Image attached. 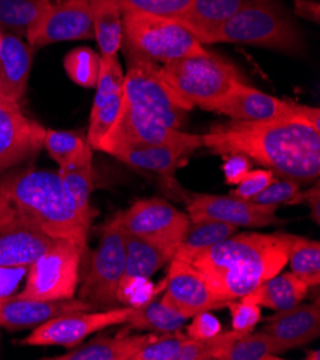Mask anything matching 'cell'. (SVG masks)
Masks as SVG:
<instances>
[{"label":"cell","mask_w":320,"mask_h":360,"mask_svg":"<svg viewBox=\"0 0 320 360\" xmlns=\"http://www.w3.org/2000/svg\"><path fill=\"white\" fill-rule=\"evenodd\" d=\"M288 263L299 278L309 287H317L320 283V243L305 237L289 234Z\"/></svg>","instance_id":"f546056e"},{"label":"cell","mask_w":320,"mask_h":360,"mask_svg":"<svg viewBox=\"0 0 320 360\" xmlns=\"http://www.w3.org/2000/svg\"><path fill=\"white\" fill-rule=\"evenodd\" d=\"M274 347L270 338L262 330L247 332L226 346L215 356V360H276Z\"/></svg>","instance_id":"d6a6232c"},{"label":"cell","mask_w":320,"mask_h":360,"mask_svg":"<svg viewBox=\"0 0 320 360\" xmlns=\"http://www.w3.org/2000/svg\"><path fill=\"white\" fill-rule=\"evenodd\" d=\"M240 335L243 333L231 330L203 340H194L187 338L180 352L177 353L175 360H215V356L231 342H234Z\"/></svg>","instance_id":"d590c367"},{"label":"cell","mask_w":320,"mask_h":360,"mask_svg":"<svg viewBox=\"0 0 320 360\" xmlns=\"http://www.w3.org/2000/svg\"><path fill=\"white\" fill-rule=\"evenodd\" d=\"M84 250L72 240L58 238L29 267L25 289L16 296L45 302L74 299Z\"/></svg>","instance_id":"ba28073f"},{"label":"cell","mask_w":320,"mask_h":360,"mask_svg":"<svg viewBox=\"0 0 320 360\" xmlns=\"http://www.w3.org/2000/svg\"><path fill=\"white\" fill-rule=\"evenodd\" d=\"M161 75L191 108L207 111H215L222 99L244 82L233 63L210 51L161 65Z\"/></svg>","instance_id":"5b68a950"},{"label":"cell","mask_w":320,"mask_h":360,"mask_svg":"<svg viewBox=\"0 0 320 360\" xmlns=\"http://www.w3.org/2000/svg\"><path fill=\"white\" fill-rule=\"evenodd\" d=\"M295 12L296 15L314 23L320 22V6L317 2H310V0H295Z\"/></svg>","instance_id":"bcb514c9"},{"label":"cell","mask_w":320,"mask_h":360,"mask_svg":"<svg viewBox=\"0 0 320 360\" xmlns=\"http://www.w3.org/2000/svg\"><path fill=\"white\" fill-rule=\"evenodd\" d=\"M296 204H306L310 208L312 219L316 224L320 223V187L319 183H316L312 188L306 191H299L289 202L288 205H296Z\"/></svg>","instance_id":"f6af8a7d"},{"label":"cell","mask_w":320,"mask_h":360,"mask_svg":"<svg viewBox=\"0 0 320 360\" xmlns=\"http://www.w3.org/2000/svg\"><path fill=\"white\" fill-rule=\"evenodd\" d=\"M46 128L25 117L20 105L0 101V174L37 157Z\"/></svg>","instance_id":"5bb4252c"},{"label":"cell","mask_w":320,"mask_h":360,"mask_svg":"<svg viewBox=\"0 0 320 360\" xmlns=\"http://www.w3.org/2000/svg\"><path fill=\"white\" fill-rule=\"evenodd\" d=\"M58 238L29 229L0 231V267L29 269Z\"/></svg>","instance_id":"44dd1931"},{"label":"cell","mask_w":320,"mask_h":360,"mask_svg":"<svg viewBox=\"0 0 320 360\" xmlns=\"http://www.w3.org/2000/svg\"><path fill=\"white\" fill-rule=\"evenodd\" d=\"M25 273V267H0V299L9 297L15 293Z\"/></svg>","instance_id":"ee69618b"},{"label":"cell","mask_w":320,"mask_h":360,"mask_svg":"<svg viewBox=\"0 0 320 360\" xmlns=\"http://www.w3.org/2000/svg\"><path fill=\"white\" fill-rule=\"evenodd\" d=\"M227 307L231 313L233 330L240 333L253 332L262 319V307L244 299H238V302H230Z\"/></svg>","instance_id":"ab89813d"},{"label":"cell","mask_w":320,"mask_h":360,"mask_svg":"<svg viewBox=\"0 0 320 360\" xmlns=\"http://www.w3.org/2000/svg\"><path fill=\"white\" fill-rule=\"evenodd\" d=\"M309 289L310 287L295 273H279L240 299L252 302L260 307L281 311L300 304Z\"/></svg>","instance_id":"7402d4cb"},{"label":"cell","mask_w":320,"mask_h":360,"mask_svg":"<svg viewBox=\"0 0 320 360\" xmlns=\"http://www.w3.org/2000/svg\"><path fill=\"white\" fill-rule=\"evenodd\" d=\"M44 148L49 157L60 165H65L91 150L87 138L69 131L46 129L44 138Z\"/></svg>","instance_id":"e575fe53"},{"label":"cell","mask_w":320,"mask_h":360,"mask_svg":"<svg viewBox=\"0 0 320 360\" xmlns=\"http://www.w3.org/2000/svg\"><path fill=\"white\" fill-rule=\"evenodd\" d=\"M224 178L229 186H237L243 176L252 169V160L243 154H229L224 155Z\"/></svg>","instance_id":"7bdbcfd3"},{"label":"cell","mask_w":320,"mask_h":360,"mask_svg":"<svg viewBox=\"0 0 320 360\" xmlns=\"http://www.w3.org/2000/svg\"><path fill=\"white\" fill-rule=\"evenodd\" d=\"M270 0H194L193 5L177 20H180L194 36L216 29L229 18L252 5Z\"/></svg>","instance_id":"d4e9b609"},{"label":"cell","mask_w":320,"mask_h":360,"mask_svg":"<svg viewBox=\"0 0 320 360\" xmlns=\"http://www.w3.org/2000/svg\"><path fill=\"white\" fill-rule=\"evenodd\" d=\"M51 5V0H0V25L18 36H26Z\"/></svg>","instance_id":"4dcf8cb0"},{"label":"cell","mask_w":320,"mask_h":360,"mask_svg":"<svg viewBox=\"0 0 320 360\" xmlns=\"http://www.w3.org/2000/svg\"><path fill=\"white\" fill-rule=\"evenodd\" d=\"M190 220L210 219L233 224L236 227H269L281 224L276 208L255 204L233 195L197 194L187 204Z\"/></svg>","instance_id":"9a60e30c"},{"label":"cell","mask_w":320,"mask_h":360,"mask_svg":"<svg viewBox=\"0 0 320 360\" xmlns=\"http://www.w3.org/2000/svg\"><path fill=\"white\" fill-rule=\"evenodd\" d=\"M92 148L79 155L70 162L60 165L58 174L62 179V184L74 201L75 208L82 221L91 229L94 220V210L89 204V197L94 186V168H92Z\"/></svg>","instance_id":"484cf974"},{"label":"cell","mask_w":320,"mask_h":360,"mask_svg":"<svg viewBox=\"0 0 320 360\" xmlns=\"http://www.w3.org/2000/svg\"><path fill=\"white\" fill-rule=\"evenodd\" d=\"M187 321L181 313L175 309L165 304L162 300L150 299L146 303H142L134 307L129 319L127 320L128 330H150L151 333L165 335L179 332ZM122 332V333H124Z\"/></svg>","instance_id":"83f0119b"},{"label":"cell","mask_w":320,"mask_h":360,"mask_svg":"<svg viewBox=\"0 0 320 360\" xmlns=\"http://www.w3.org/2000/svg\"><path fill=\"white\" fill-rule=\"evenodd\" d=\"M161 289L165 290L162 302L169 307L190 319L201 311H211L229 306V300L211 289L203 274L187 262L174 259L169 262V270L157 295Z\"/></svg>","instance_id":"7c38bea8"},{"label":"cell","mask_w":320,"mask_h":360,"mask_svg":"<svg viewBox=\"0 0 320 360\" xmlns=\"http://www.w3.org/2000/svg\"><path fill=\"white\" fill-rule=\"evenodd\" d=\"M125 259L124 230L111 220L101 227L99 245L82 277L79 299L89 303L95 310L115 307Z\"/></svg>","instance_id":"9c48e42d"},{"label":"cell","mask_w":320,"mask_h":360,"mask_svg":"<svg viewBox=\"0 0 320 360\" xmlns=\"http://www.w3.org/2000/svg\"><path fill=\"white\" fill-rule=\"evenodd\" d=\"M121 110H122V89L105 98L94 99L88 136H87V142L89 143V147L92 150L98 151L99 143L117 122L121 114Z\"/></svg>","instance_id":"1f68e13d"},{"label":"cell","mask_w":320,"mask_h":360,"mask_svg":"<svg viewBox=\"0 0 320 360\" xmlns=\"http://www.w3.org/2000/svg\"><path fill=\"white\" fill-rule=\"evenodd\" d=\"M211 154H243L279 178L312 183L320 174V110L299 105L270 121H230L201 135Z\"/></svg>","instance_id":"6da1fadb"},{"label":"cell","mask_w":320,"mask_h":360,"mask_svg":"<svg viewBox=\"0 0 320 360\" xmlns=\"http://www.w3.org/2000/svg\"><path fill=\"white\" fill-rule=\"evenodd\" d=\"M127 58L129 66L124 75L121 115L181 129L193 108L165 82L161 65L136 56Z\"/></svg>","instance_id":"277c9868"},{"label":"cell","mask_w":320,"mask_h":360,"mask_svg":"<svg viewBox=\"0 0 320 360\" xmlns=\"http://www.w3.org/2000/svg\"><path fill=\"white\" fill-rule=\"evenodd\" d=\"M296 108L297 103L295 102L279 99L243 82L217 103L215 111L234 121L253 122L286 117L293 114Z\"/></svg>","instance_id":"e0dca14e"},{"label":"cell","mask_w":320,"mask_h":360,"mask_svg":"<svg viewBox=\"0 0 320 360\" xmlns=\"http://www.w3.org/2000/svg\"><path fill=\"white\" fill-rule=\"evenodd\" d=\"M0 101H6V99H5V98H2V96H0Z\"/></svg>","instance_id":"681fc988"},{"label":"cell","mask_w":320,"mask_h":360,"mask_svg":"<svg viewBox=\"0 0 320 360\" xmlns=\"http://www.w3.org/2000/svg\"><path fill=\"white\" fill-rule=\"evenodd\" d=\"M300 186L302 184L295 181V179L274 176L270 186L248 201L277 210L279 205L288 204L300 191Z\"/></svg>","instance_id":"f35d334b"},{"label":"cell","mask_w":320,"mask_h":360,"mask_svg":"<svg viewBox=\"0 0 320 360\" xmlns=\"http://www.w3.org/2000/svg\"><path fill=\"white\" fill-rule=\"evenodd\" d=\"M124 241H125L127 259H125V270L120 281L118 290L124 289L125 285H128L135 280L150 278L157 270L168 264L175 255L174 251L157 243L131 234L125 230H124Z\"/></svg>","instance_id":"ffe728a7"},{"label":"cell","mask_w":320,"mask_h":360,"mask_svg":"<svg viewBox=\"0 0 320 360\" xmlns=\"http://www.w3.org/2000/svg\"><path fill=\"white\" fill-rule=\"evenodd\" d=\"M63 66L66 75L77 85L84 88H95L101 69V56L91 48H77L70 51L65 59Z\"/></svg>","instance_id":"836d02e7"},{"label":"cell","mask_w":320,"mask_h":360,"mask_svg":"<svg viewBox=\"0 0 320 360\" xmlns=\"http://www.w3.org/2000/svg\"><path fill=\"white\" fill-rule=\"evenodd\" d=\"M289 234L241 233L215 245L174 256L191 264L229 302L238 300L288 264Z\"/></svg>","instance_id":"3957f363"},{"label":"cell","mask_w":320,"mask_h":360,"mask_svg":"<svg viewBox=\"0 0 320 360\" xmlns=\"http://www.w3.org/2000/svg\"><path fill=\"white\" fill-rule=\"evenodd\" d=\"M274 174L270 169H255L248 171L241 181L237 184V188H234L230 195L241 198V200H252L257 194H260L267 186L271 184L274 179Z\"/></svg>","instance_id":"60d3db41"},{"label":"cell","mask_w":320,"mask_h":360,"mask_svg":"<svg viewBox=\"0 0 320 360\" xmlns=\"http://www.w3.org/2000/svg\"><path fill=\"white\" fill-rule=\"evenodd\" d=\"M134 307H113L106 310H87L60 314L46 320L25 338L20 343L26 346H62L74 349L89 335L106 328L125 325Z\"/></svg>","instance_id":"30bf717a"},{"label":"cell","mask_w":320,"mask_h":360,"mask_svg":"<svg viewBox=\"0 0 320 360\" xmlns=\"http://www.w3.org/2000/svg\"><path fill=\"white\" fill-rule=\"evenodd\" d=\"M190 153L193 151L187 147L162 143V146H141L124 148L113 154V157L136 171L171 176L181 160Z\"/></svg>","instance_id":"603a6c76"},{"label":"cell","mask_w":320,"mask_h":360,"mask_svg":"<svg viewBox=\"0 0 320 360\" xmlns=\"http://www.w3.org/2000/svg\"><path fill=\"white\" fill-rule=\"evenodd\" d=\"M91 13L101 58H118L122 46V12L118 0H91Z\"/></svg>","instance_id":"4316f807"},{"label":"cell","mask_w":320,"mask_h":360,"mask_svg":"<svg viewBox=\"0 0 320 360\" xmlns=\"http://www.w3.org/2000/svg\"><path fill=\"white\" fill-rule=\"evenodd\" d=\"M222 333V323L220 320L212 316L210 311H201L193 316V321L188 325L186 336L194 340H203L215 338Z\"/></svg>","instance_id":"b9f144b4"},{"label":"cell","mask_w":320,"mask_h":360,"mask_svg":"<svg viewBox=\"0 0 320 360\" xmlns=\"http://www.w3.org/2000/svg\"><path fill=\"white\" fill-rule=\"evenodd\" d=\"M122 46L127 56L158 65L208 51L180 20L134 11H122Z\"/></svg>","instance_id":"8992f818"},{"label":"cell","mask_w":320,"mask_h":360,"mask_svg":"<svg viewBox=\"0 0 320 360\" xmlns=\"http://www.w3.org/2000/svg\"><path fill=\"white\" fill-rule=\"evenodd\" d=\"M92 38L95 34L91 0H60L52 4L26 32V42L34 51L56 42Z\"/></svg>","instance_id":"4fadbf2b"},{"label":"cell","mask_w":320,"mask_h":360,"mask_svg":"<svg viewBox=\"0 0 320 360\" xmlns=\"http://www.w3.org/2000/svg\"><path fill=\"white\" fill-rule=\"evenodd\" d=\"M193 2L194 0H118L121 12L134 11L174 19L180 18Z\"/></svg>","instance_id":"8d00e7d4"},{"label":"cell","mask_w":320,"mask_h":360,"mask_svg":"<svg viewBox=\"0 0 320 360\" xmlns=\"http://www.w3.org/2000/svg\"><path fill=\"white\" fill-rule=\"evenodd\" d=\"M237 231H238V227L229 223L217 221V220H210V219L190 220L188 227L184 233V237L174 256H180V255L191 253V251L211 247L234 236Z\"/></svg>","instance_id":"f1b7e54d"},{"label":"cell","mask_w":320,"mask_h":360,"mask_svg":"<svg viewBox=\"0 0 320 360\" xmlns=\"http://www.w3.org/2000/svg\"><path fill=\"white\" fill-rule=\"evenodd\" d=\"M186 339V335L177 332L160 335L155 340L141 347L132 356V360H175V356L180 352Z\"/></svg>","instance_id":"74e56055"},{"label":"cell","mask_w":320,"mask_h":360,"mask_svg":"<svg viewBox=\"0 0 320 360\" xmlns=\"http://www.w3.org/2000/svg\"><path fill=\"white\" fill-rule=\"evenodd\" d=\"M160 335H135L121 333L117 338H98L81 347L52 357L55 360H132V356L147 343L155 340Z\"/></svg>","instance_id":"cb8c5ba5"},{"label":"cell","mask_w":320,"mask_h":360,"mask_svg":"<svg viewBox=\"0 0 320 360\" xmlns=\"http://www.w3.org/2000/svg\"><path fill=\"white\" fill-rule=\"evenodd\" d=\"M306 359L307 360H310V359H313V360H319L320 359V353L316 350V352H309L307 353V356H306Z\"/></svg>","instance_id":"7dc6e473"},{"label":"cell","mask_w":320,"mask_h":360,"mask_svg":"<svg viewBox=\"0 0 320 360\" xmlns=\"http://www.w3.org/2000/svg\"><path fill=\"white\" fill-rule=\"evenodd\" d=\"M0 42H2V33H0Z\"/></svg>","instance_id":"c3c4849f"},{"label":"cell","mask_w":320,"mask_h":360,"mask_svg":"<svg viewBox=\"0 0 320 360\" xmlns=\"http://www.w3.org/2000/svg\"><path fill=\"white\" fill-rule=\"evenodd\" d=\"M263 332L270 338L276 356L312 343L320 335L319 300L313 304L300 303L289 310L276 311Z\"/></svg>","instance_id":"2e32d148"},{"label":"cell","mask_w":320,"mask_h":360,"mask_svg":"<svg viewBox=\"0 0 320 360\" xmlns=\"http://www.w3.org/2000/svg\"><path fill=\"white\" fill-rule=\"evenodd\" d=\"M34 49L15 33L2 34L0 42V96L20 105L32 69Z\"/></svg>","instance_id":"d6986e66"},{"label":"cell","mask_w":320,"mask_h":360,"mask_svg":"<svg viewBox=\"0 0 320 360\" xmlns=\"http://www.w3.org/2000/svg\"><path fill=\"white\" fill-rule=\"evenodd\" d=\"M81 310L95 309L81 299L45 302L12 295L0 299V326L8 330L37 328L52 317Z\"/></svg>","instance_id":"ac0fdd59"},{"label":"cell","mask_w":320,"mask_h":360,"mask_svg":"<svg viewBox=\"0 0 320 360\" xmlns=\"http://www.w3.org/2000/svg\"><path fill=\"white\" fill-rule=\"evenodd\" d=\"M200 44H247L284 52L302 49V38L276 0L252 5L237 12L226 22L200 34Z\"/></svg>","instance_id":"52a82bcc"},{"label":"cell","mask_w":320,"mask_h":360,"mask_svg":"<svg viewBox=\"0 0 320 360\" xmlns=\"http://www.w3.org/2000/svg\"><path fill=\"white\" fill-rule=\"evenodd\" d=\"M113 221L125 231L175 253L188 227L190 217L161 198H150L134 202L125 211L118 212Z\"/></svg>","instance_id":"8fae6325"},{"label":"cell","mask_w":320,"mask_h":360,"mask_svg":"<svg viewBox=\"0 0 320 360\" xmlns=\"http://www.w3.org/2000/svg\"><path fill=\"white\" fill-rule=\"evenodd\" d=\"M0 340H2V339H0Z\"/></svg>","instance_id":"f907efd6"},{"label":"cell","mask_w":320,"mask_h":360,"mask_svg":"<svg viewBox=\"0 0 320 360\" xmlns=\"http://www.w3.org/2000/svg\"><path fill=\"white\" fill-rule=\"evenodd\" d=\"M29 229L85 247L89 227L68 195L58 171L15 167L0 174V231Z\"/></svg>","instance_id":"7a4b0ae2"}]
</instances>
